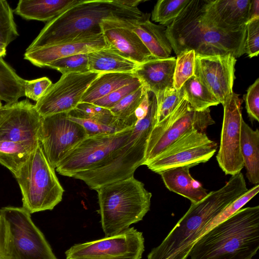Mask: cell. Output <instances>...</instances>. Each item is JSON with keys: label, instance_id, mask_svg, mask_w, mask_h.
I'll return each mask as SVG.
<instances>
[{"label": "cell", "instance_id": "28", "mask_svg": "<svg viewBox=\"0 0 259 259\" xmlns=\"http://www.w3.org/2000/svg\"><path fill=\"white\" fill-rule=\"evenodd\" d=\"M24 79L0 57V101L6 104H14L20 98L25 96Z\"/></svg>", "mask_w": 259, "mask_h": 259}, {"label": "cell", "instance_id": "22", "mask_svg": "<svg viewBox=\"0 0 259 259\" xmlns=\"http://www.w3.org/2000/svg\"><path fill=\"white\" fill-rule=\"evenodd\" d=\"M81 0H20L14 13L26 20L49 22Z\"/></svg>", "mask_w": 259, "mask_h": 259}, {"label": "cell", "instance_id": "36", "mask_svg": "<svg viewBox=\"0 0 259 259\" xmlns=\"http://www.w3.org/2000/svg\"><path fill=\"white\" fill-rule=\"evenodd\" d=\"M46 67L57 70L62 75L90 71L88 54L86 53L77 54L60 58L49 63Z\"/></svg>", "mask_w": 259, "mask_h": 259}, {"label": "cell", "instance_id": "35", "mask_svg": "<svg viewBox=\"0 0 259 259\" xmlns=\"http://www.w3.org/2000/svg\"><path fill=\"white\" fill-rule=\"evenodd\" d=\"M196 54L193 50L177 55L174 74V87L179 90L184 83L194 75Z\"/></svg>", "mask_w": 259, "mask_h": 259}, {"label": "cell", "instance_id": "3", "mask_svg": "<svg viewBox=\"0 0 259 259\" xmlns=\"http://www.w3.org/2000/svg\"><path fill=\"white\" fill-rule=\"evenodd\" d=\"M259 248V206L241 208L201 236L191 259H251Z\"/></svg>", "mask_w": 259, "mask_h": 259}, {"label": "cell", "instance_id": "5", "mask_svg": "<svg viewBox=\"0 0 259 259\" xmlns=\"http://www.w3.org/2000/svg\"><path fill=\"white\" fill-rule=\"evenodd\" d=\"M21 191L23 207L30 214L52 210L64 190L40 142L15 177Z\"/></svg>", "mask_w": 259, "mask_h": 259}, {"label": "cell", "instance_id": "9", "mask_svg": "<svg viewBox=\"0 0 259 259\" xmlns=\"http://www.w3.org/2000/svg\"><path fill=\"white\" fill-rule=\"evenodd\" d=\"M6 222L16 259H57L40 230L24 208L7 206L0 209Z\"/></svg>", "mask_w": 259, "mask_h": 259}, {"label": "cell", "instance_id": "1", "mask_svg": "<svg viewBox=\"0 0 259 259\" xmlns=\"http://www.w3.org/2000/svg\"><path fill=\"white\" fill-rule=\"evenodd\" d=\"M150 16L134 7L131 0H81L47 22L26 50L102 34L101 24L105 20L138 24Z\"/></svg>", "mask_w": 259, "mask_h": 259}, {"label": "cell", "instance_id": "26", "mask_svg": "<svg viewBox=\"0 0 259 259\" xmlns=\"http://www.w3.org/2000/svg\"><path fill=\"white\" fill-rule=\"evenodd\" d=\"M138 78L134 73H101L87 89L80 102L93 103L113 91L134 82Z\"/></svg>", "mask_w": 259, "mask_h": 259}, {"label": "cell", "instance_id": "39", "mask_svg": "<svg viewBox=\"0 0 259 259\" xmlns=\"http://www.w3.org/2000/svg\"><path fill=\"white\" fill-rule=\"evenodd\" d=\"M142 85V82L138 78L134 82L126 84L97 100L93 104L110 109L121 100L136 91Z\"/></svg>", "mask_w": 259, "mask_h": 259}, {"label": "cell", "instance_id": "13", "mask_svg": "<svg viewBox=\"0 0 259 259\" xmlns=\"http://www.w3.org/2000/svg\"><path fill=\"white\" fill-rule=\"evenodd\" d=\"M100 73L89 71L62 75L52 84L34 107L41 117L68 113L75 109L91 83Z\"/></svg>", "mask_w": 259, "mask_h": 259}, {"label": "cell", "instance_id": "32", "mask_svg": "<svg viewBox=\"0 0 259 259\" xmlns=\"http://www.w3.org/2000/svg\"><path fill=\"white\" fill-rule=\"evenodd\" d=\"M190 0H159L152 12L151 19L163 26H168L181 13Z\"/></svg>", "mask_w": 259, "mask_h": 259}, {"label": "cell", "instance_id": "12", "mask_svg": "<svg viewBox=\"0 0 259 259\" xmlns=\"http://www.w3.org/2000/svg\"><path fill=\"white\" fill-rule=\"evenodd\" d=\"M87 137L84 128L70 120L67 113H59L42 118L39 141L54 168Z\"/></svg>", "mask_w": 259, "mask_h": 259}, {"label": "cell", "instance_id": "16", "mask_svg": "<svg viewBox=\"0 0 259 259\" xmlns=\"http://www.w3.org/2000/svg\"><path fill=\"white\" fill-rule=\"evenodd\" d=\"M42 118L28 99L18 101L0 122V140L39 142Z\"/></svg>", "mask_w": 259, "mask_h": 259}, {"label": "cell", "instance_id": "19", "mask_svg": "<svg viewBox=\"0 0 259 259\" xmlns=\"http://www.w3.org/2000/svg\"><path fill=\"white\" fill-rule=\"evenodd\" d=\"M251 0H206V12L214 24L227 31L246 27L249 20Z\"/></svg>", "mask_w": 259, "mask_h": 259}, {"label": "cell", "instance_id": "25", "mask_svg": "<svg viewBox=\"0 0 259 259\" xmlns=\"http://www.w3.org/2000/svg\"><path fill=\"white\" fill-rule=\"evenodd\" d=\"M241 153L250 183L259 184V131L252 129L243 120L241 124Z\"/></svg>", "mask_w": 259, "mask_h": 259}, {"label": "cell", "instance_id": "41", "mask_svg": "<svg viewBox=\"0 0 259 259\" xmlns=\"http://www.w3.org/2000/svg\"><path fill=\"white\" fill-rule=\"evenodd\" d=\"M51 80L47 77L24 81L25 96L36 102L45 94L52 85Z\"/></svg>", "mask_w": 259, "mask_h": 259}, {"label": "cell", "instance_id": "44", "mask_svg": "<svg viewBox=\"0 0 259 259\" xmlns=\"http://www.w3.org/2000/svg\"><path fill=\"white\" fill-rule=\"evenodd\" d=\"M256 18H259V1L251 0L249 9V20Z\"/></svg>", "mask_w": 259, "mask_h": 259}, {"label": "cell", "instance_id": "40", "mask_svg": "<svg viewBox=\"0 0 259 259\" xmlns=\"http://www.w3.org/2000/svg\"><path fill=\"white\" fill-rule=\"evenodd\" d=\"M244 52L248 57L257 56L259 53V18L250 20L246 24Z\"/></svg>", "mask_w": 259, "mask_h": 259}, {"label": "cell", "instance_id": "24", "mask_svg": "<svg viewBox=\"0 0 259 259\" xmlns=\"http://www.w3.org/2000/svg\"><path fill=\"white\" fill-rule=\"evenodd\" d=\"M133 30L155 58L170 57L172 49L167 37L165 26L148 20L134 26Z\"/></svg>", "mask_w": 259, "mask_h": 259}, {"label": "cell", "instance_id": "10", "mask_svg": "<svg viewBox=\"0 0 259 259\" xmlns=\"http://www.w3.org/2000/svg\"><path fill=\"white\" fill-rule=\"evenodd\" d=\"M218 145L206 134L196 130L185 134L146 165L160 174L174 167H191L208 161L215 154Z\"/></svg>", "mask_w": 259, "mask_h": 259}, {"label": "cell", "instance_id": "29", "mask_svg": "<svg viewBox=\"0 0 259 259\" xmlns=\"http://www.w3.org/2000/svg\"><path fill=\"white\" fill-rule=\"evenodd\" d=\"M181 89L185 98L195 110L203 111L220 104L215 97L195 75L189 78Z\"/></svg>", "mask_w": 259, "mask_h": 259}, {"label": "cell", "instance_id": "34", "mask_svg": "<svg viewBox=\"0 0 259 259\" xmlns=\"http://www.w3.org/2000/svg\"><path fill=\"white\" fill-rule=\"evenodd\" d=\"M258 191L259 185H255L248 190L242 196L231 203L208 223L201 232L199 238L211 228L225 221L241 209L244 205L258 193Z\"/></svg>", "mask_w": 259, "mask_h": 259}, {"label": "cell", "instance_id": "30", "mask_svg": "<svg viewBox=\"0 0 259 259\" xmlns=\"http://www.w3.org/2000/svg\"><path fill=\"white\" fill-rule=\"evenodd\" d=\"M147 90L142 85L135 92L121 100L109 110L113 115L128 127H134L137 122L135 112L145 96Z\"/></svg>", "mask_w": 259, "mask_h": 259}, {"label": "cell", "instance_id": "38", "mask_svg": "<svg viewBox=\"0 0 259 259\" xmlns=\"http://www.w3.org/2000/svg\"><path fill=\"white\" fill-rule=\"evenodd\" d=\"M68 118L82 126L85 130L87 136L98 135H109L118 133L129 128L119 125H108L94 120L69 116Z\"/></svg>", "mask_w": 259, "mask_h": 259}, {"label": "cell", "instance_id": "17", "mask_svg": "<svg viewBox=\"0 0 259 259\" xmlns=\"http://www.w3.org/2000/svg\"><path fill=\"white\" fill-rule=\"evenodd\" d=\"M109 47L103 34L82 35L57 44L26 50L24 59L33 65L44 67L62 58L86 53Z\"/></svg>", "mask_w": 259, "mask_h": 259}, {"label": "cell", "instance_id": "8", "mask_svg": "<svg viewBox=\"0 0 259 259\" xmlns=\"http://www.w3.org/2000/svg\"><path fill=\"white\" fill-rule=\"evenodd\" d=\"M133 127L113 134L87 136L59 163L56 170L72 177L97 167L127 142Z\"/></svg>", "mask_w": 259, "mask_h": 259}, {"label": "cell", "instance_id": "6", "mask_svg": "<svg viewBox=\"0 0 259 259\" xmlns=\"http://www.w3.org/2000/svg\"><path fill=\"white\" fill-rule=\"evenodd\" d=\"M214 123L209 108L195 110L184 97L170 115L153 128L147 141L144 165L189 131L196 130L204 132Z\"/></svg>", "mask_w": 259, "mask_h": 259}, {"label": "cell", "instance_id": "37", "mask_svg": "<svg viewBox=\"0 0 259 259\" xmlns=\"http://www.w3.org/2000/svg\"><path fill=\"white\" fill-rule=\"evenodd\" d=\"M156 96L157 102V123L170 115L184 98L181 88L179 90L174 88L167 89Z\"/></svg>", "mask_w": 259, "mask_h": 259}, {"label": "cell", "instance_id": "27", "mask_svg": "<svg viewBox=\"0 0 259 259\" xmlns=\"http://www.w3.org/2000/svg\"><path fill=\"white\" fill-rule=\"evenodd\" d=\"M39 142L17 143L0 140V164L16 177Z\"/></svg>", "mask_w": 259, "mask_h": 259}, {"label": "cell", "instance_id": "4", "mask_svg": "<svg viewBox=\"0 0 259 259\" xmlns=\"http://www.w3.org/2000/svg\"><path fill=\"white\" fill-rule=\"evenodd\" d=\"M96 191L106 237L117 234L141 221L150 210L152 194L134 177L103 185Z\"/></svg>", "mask_w": 259, "mask_h": 259}, {"label": "cell", "instance_id": "15", "mask_svg": "<svg viewBox=\"0 0 259 259\" xmlns=\"http://www.w3.org/2000/svg\"><path fill=\"white\" fill-rule=\"evenodd\" d=\"M236 62L230 54L195 57L194 75L223 106L233 92Z\"/></svg>", "mask_w": 259, "mask_h": 259}, {"label": "cell", "instance_id": "31", "mask_svg": "<svg viewBox=\"0 0 259 259\" xmlns=\"http://www.w3.org/2000/svg\"><path fill=\"white\" fill-rule=\"evenodd\" d=\"M69 116L88 119L108 125H119L131 128L114 116L111 111L93 103L80 102L76 107L67 113Z\"/></svg>", "mask_w": 259, "mask_h": 259}, {"label": "cell", "instance_id": "21", "mask_svg": "<svg viewBox=\"0 0 259 259\" xmlns=\"http://www.w3.org/2000/svg\"><path fill=\"white\" fill-rule=\"evenodd\" d=\"M191 167L180 166L168 169L159 175L165 187L170 191L180 195L195 203L208 194L207 190L190 173Z\"/></svg>", "mask_w": 259, "mask_h": 259}, {"label": "cell", "instance_id": "45", "mask_svg": "<svg viewBox=\"0 0 259 259\" xmlns=\"http://www.w3.org/2000/svg\"><path fill=\"white\" fill-rule=\"evenodd\" d=\"M14 104H5L0 108V122L13 108Z\"/></svg>", "mask_w": 259, "mask_h": 259}, {"label": "cell", "instance_id": "7", "mask_svg": "<svg viewBox=\"0 0 259 259\" xmlns=\"http://www.w3.org/2000/svg\"><path fill=\"white\" fill-rule=\"evenodd\" d=\"M150 133L136 137L132 133L127 142L109 158L93 169L77 172L72 178L83 181L92 190L134 177L136 169L144 165Z\"/></svg>", "mask_w": 259, "mask_h": 259}, {"label": "cell", "instance_id": "23", "mask_svg": "<svg viewBox=\"0 0 259 259\" xmlns=\"http://www.w3.org/2000/svg\"><path fill=\"white\" fill-rule=\"evenodd\" d=\"M88 57L89 71L100 74L133 73L139 65L110 47L90 52Z\"/></svg>", "mask_w": 259, "mask_h": 259}, {"label": "cell", "instance_id": "42", "mask_svg": "<svg viewBox=\"0 0 259 259\" xmlns=\"http://www.w3.org/2000/svg\"><path fill=\"white\" fill-rule=\"evenodd\" d=\"M245 108L249 117L259 121V78L248 89L244 95Z\"/></svg>", "mask_w": 259, "mask_h": 259}, {"label": "cell", "instance_id": "11", "mask_svg": "<svg viewBox=\"0 0 259 259\" xmlns=\"http://www.w3.org/2000/svg\"><path fill=\"white\" fill-rule=\"evenodd\" d=\"M144 251L142 233L128 228L113 236L75 244L65 255L66 259H141Z\"/></svg>", "mask_w": 259, "mask_h": 259}, {"label": "cell", "instance_id": "43", "mask_svg": "<svg viewBox=\"0 0 259 259\" xmlns=\"http://www.w3.org/2000/svg\"><path fill=\"white\" fill-rule=\"evenodd\" d=\"M149 106V98L147 91L143 101L135 111V114L137 119V121L142 119L146 115Z\"/></svg>", "mask_w": 259, "mask_h": 259}, {"label": "cell", "instance_id": "46", "mask_svg": "<svg viewBox=\"0 0 259 259\" xmlns=\"http://www.w3.org/2000/svg\"><path fill=\"white\" fill-rule=\"evenodd\" d=\"M6 55V48L0 46V57H5Z\"/></svg>", "mask_w": 259, "mask_h": 259}, {"label": "cell", "instance_id": "18", "mask_svg": "<svg viewBox=\"0 0 259 259\" xmlns=\"http://www.w3.org/2000/svg\"><path fill=\"white\" fill-rule=\"evenodd\" d=\"M139 24V23H138ZM138 24L116 20H105L101 24L102 34L109 47L138 64L155 58L133 27Z\"/></svg>", "mask_w": 259, "mask_h": 259}, {"label": "cell", "instance_id": "33", "mask_svg": "<svg viewBox=\"0 0 259 259\" xmlns=\"http://www.w3.org/2000/svg\"><path fill=\"white\" fill-rule=\"evenodd\" d=\"M13 13L8 2L0 0V46L5 48L19 36Z\"/></svg>", "mask_w": 259, "mask_h": 259}, {"label": "cell", "instance_id": "2", "mask_svg": "<svg viewBox=\"0 0 259 259\" xmlns=\"http://www.w3.org/2000/svg\"><path fill=\"white\" fill-rule=\"evenodd\" d=\"M206 0H190L166 28L167 37L176 55L194 51L196 56L230 54L235 58L244 53L246 27L227 31L217 26L206 14Z\"/></svg>", "mask_w": 259, "mask_h": 259}, {"label": "cell", "instance_id": "47", "mask_svg": "<svg viewBox=\"0 0 259 259\" xmlns=\"http://www.w3.org/2000/svg\"><path fill=\"white\" fill-rule=\"evenodd\" d=\"M1 226H2V218L0 216V235H1Z\"/></svg>", "mask_w": 259, "mask_h": 259}, {"label": "cell", "instance_id": "20", "mask_svg": "<svg viewBox=\"0 0 259 259\" xmlns=\"http://www.w3.org/2000/svg\"><path fill=\"white\" fill-rule=\"evenodd\" d=\"M176 59H154L139 64L133 72L148 91L156 95L174 87Z\"/></svg>", "mask_w": 259, "mask_h": 259}, {"label": "cell", "instance_id": "14", "mask_svg": "<svg viewBox=\"0 0 259 259\" xmlns=\"http://www.w3.org/2000/svg\"><path fill=\"white\" fill-rule=\"evenodd\" d=\"M223 107L220 145L216 158L225 175L232 176L240 172L244 167L240 149L243 119L239 95L233 92Z\"/></svg>", "mask_w": 259, "mask_h": 259}, {"label": "cell", "instance_id": "48", "mask_svg": "<svg viewBox=\"0 0 259 259\" xmlns=\"http://www.w3.org/2000/svg\"><path fill=\"white\" fill-rule=\"evenodd\" d=\"M3 106L2 103L1 102V101H0V108Z\"/></svg>", "mask_w": 259, "mask_h": 259}]
</instances>
